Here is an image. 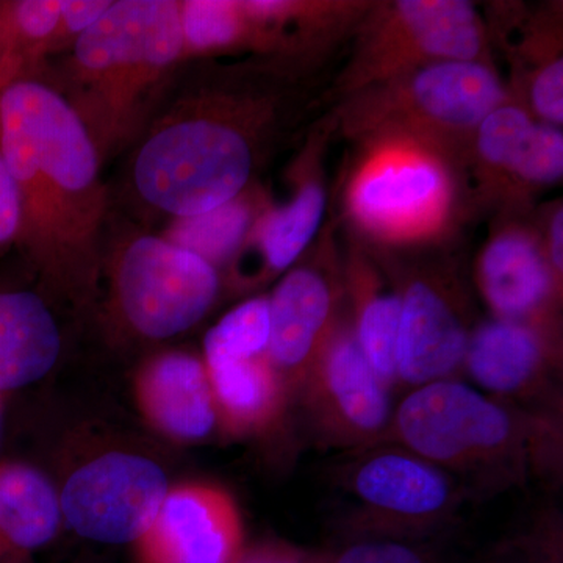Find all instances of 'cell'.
Returning a JSON list of instances; mask_svg holds the SVG:
<instances>
[{"mask_svg": "<svg viewBox=\"0 0 563 563\" xmlns=\"http://www.w3.org/2000/svg\"><path fill=\"white\" fill-rule=\"evenodd\" d=\"M269 302L254 298L231 310L203 340V363L239 361L268 354Z\"/></svg>", "mask_w": 563, "mask_h": 563, "instance_id": "obj_26", "label": "cell"}, {"mask_svg": "<svg viewBox=\"0 0 563 563\" xmlns=\"http://www.w3.org/2000/svg\"><path fill=\"white\" fill-rule=\"evenodd\" d=\"M206 369L222 431L255 435L280 420L290 396L268 354L210 363Z\"/></svg>", "mask_w": 563, "mask_h": 563, "instance_id": "obj_20", "label": "cell"}, {"mask_svg": "<svg viewBox=\"0 0 563 563\" xmlns=\"http://www.w3.org/2000/svg\"><path fill=\"white\" fill-rule=\"evenodd\" d=\"M179 3L184 55L224 49L233 44H243L252 35L263 38L261 31L244 13L242 2L191 0Z\"/></svg>", "mask_w": 563, "mask_h": 563, "instance_id": "obj_25", "label": "cell"}, {"mask_svg": "<svg viewBox=\"0 0 563 563\" xmlns=\"http://www.w3.org/2000/svg\"><path fill=\"white\" fill-rule=\"evenodd\" d=\"M563 210L555 211L550 228V265L555 279L562 284L563 272Z\"/></svg>", "mask_w": 563, "mask_h": 563, "instance_id": "obj_35", "label": "cell"}, {"mask_svg": "<svg viewBox=\"0 0 563 563\" xmlns=\"http://www.w3.org/2000/svg\"><path fill=\"white\" fill-rule=\"evenodd\" d=\"M399 295L398 385L418 388L454 379L473 333L462 292L440 277H417Z\"/></svg>", "mask_w": 563, "mask_h": 563, "instance_id": "obj_14", "label": "cell"}, {"mask_svg": "<svg viewBox=\"0 0 563 563\" xmlns=\"http://www.w3.org/2000/svg\"><path fill=\"white\" fill-rule=\"evenodd\" d=\"M268 302V357L291 398L335 329V285L320 269L302 266L282 279Z\"/></svg>", "mask_w": 563, "mask_h": 563, "instance_id": "obj_15", "label": "cell"}, {"mask_svg": "<svg viewBox=\"0 0 563 563\" xmlns=\"http://www.w3.org/2000/svg\"><path fill=\"white\" fill-rule=\"evenodd\" d=\"M506 103L498 76L481 62H437L384 81L383 90L357 109L365 131L398 140L461 139L477 131L493 110Z\"/></svg>", "mask_w": 563, "mask_h": 563, "instance_id": "obj_6", "label": "cell"}, {"mask_svg": "<svg viewBox=\"0 0 563 563\" xmlns=\"http://www.w3.org/2000/svg\"><path fill=\"white\" fill-rule=\"evenodd\" d=\"M0 151L20 203L16 244L52 290L81 302L98 287L107 192L90 133L57 88L0 90Z\"/></svg>", "mask_w": 563, "mask_h": 563, "instance_id": "obj_1", "label": "cell"}, {"mask_svg": "<svg viewBox=\"0 0 563 563\" xmlns=\"http://www.w3.org/2000/svg\"><path fill=\"white\" fill-rule=\"evenodd\" d=\"M325 563H439L415 540L395 537H351Z\"/></svg>", "mask_w": 563, "mask_h": 563, "instance_id": "obj_29", "label": "cell"}, {"mask_svg": "<svg viewBox=\"0 0 563 563\" xmlns=\"http://www.w3.org/2000/svg\"><path fill=\"white\" fill-rule=\"evenodd\" d=\"M252 166L254 154L242 129L214 111L179 109L141 144L133 184L154 209L184 220L239 198Z\"/></svg>", "mask_w": 563, "mask_h": 563, "instance_id": "obj_4", "label": "cell"}, {"mask_svg": "<svg viewBox=\"0 0 563 563\" xmlns=\"http://www.w3.org/2000/svg\"><path fill=\"white\" fill-rule=\"evenodd\" d=\"M62 351L49 307L31 291H0V395L43 379Z\"/></svg>", "mask_w": 563, "mask_h": 563, "instance_id": "obj_19", "label": "cell"}, {"mask_svg": "<svg viewBox=\"0 0 563 563\" xmlns=\"http://www.w3.org/2000/svg\"><path fill=\"white\" fill-rule=\"evenodd\" d=\"M58 21L60 0L0 2V90L51 54Z\"/></svg>", "mask_w": 563, "mask_h": 563, "instance_id": "obj_22", "label": "cell"}, {"mask_svg": "<svg viewBox=\"0 0 563 563\" xmlns=\"http://www.w3.org/2000/svg\"><path fill=\"white\" fill-rule=\"evenodd\" d=\"M135 399L152 428L177 442H198L218 426L206 365L187 352H165L147 362L135 379Z\"/></svg>", "mask_w": 563, "mask_h": 563, "instance_id": "obj_17", "label": "cell"}, {"mask_svg": "<svg viewBox=\"0 0 563 563\" xmlns=\"http://www.w3.org/2000/svg\"><path fill=\"white\" fill-rule=\"evenodd\" d=\"M533 124L528 111L503 103L477 128L479 157L492 168L509 173Z\"/></svg>", "mask_w": 563, "mask_h": 563, "instance_id": "obj_27", "label": "cell"}, {"mask_svg": "<svg viewBox=\"0 0 563 563\" xmlns=\"http://www.w3.org/2000/svg\"><path fill=\"white\" fill-rule=\"evenodd\" d=\"M384 442L453 474L470 493L499 492L558 465V417L529 412L455 379L413 388Z\"/></svg>", "mask_w": 563, "mask_h": 563, "instance_id": "obj_2", "label": "cell"}, {"mask_svg": "<svg viewBox=\"0 0 563 563\" xmlns=\"http://www.w3.org/2000/svg\"><path fill=\"white\" fill-rule=\"evenodd\" d=\"M168 490V477L157 462L110 451L74 470L58 499L63 520L77 536L135 544L154 523Z\"/></svg>", "mask_w": 563, "mask_h": 563, "instance_id": "obj_8", "label": "cell"}, {"mask_svg": "<svg viewBox=\"0 0 563 563\" xmlns=\"http://www.w3.org/2000/svg\"><path fill=\"white\" fill-rule=\"evenodd\" d=\"M243 548L232 496L217 485L184 484L169 487L135 553L140 563H232Z\"/></svg>", "mask_w": 563, "mask_h": 563, "instance_id": "obj_13", "label": "cell"}, {"mask_svg": "<svg viewBox=\"0 0 563 563\" xmlns=\"http://www.w3.org/2000/svg\"><path fill=\"white\" fill-rule=\"evenodd\" d=\"M483 24L462 0H402L377 20L357 60L354 84H384L437 62H477Z\"/></svg>", "mask_w": 563, "mask_h": 563, "instance_id": "obj_10", "label": "cell"}, {"mask_svg": "<svg viewBox=\"0 0 563 563\" xmlns=\"http://www.w3.org/2000/svg\"><path fill=\"white\" fill-rule=\"evenodd\" d=\"M184 57L180 3L118 0L73 43L65 99L99 157L139 129L169 70Z\"/></svg>", "mask_w": 563, "mask_h": 563, "instance_id": "obj_3", "label": "cell"}, {"mask_svg": "<svg viewBox=\"0 0 563 563\" xmlns=\"http://www.w3.org/2000/svg\"><path fill=\"white\" fill-rule=\"evenodd\" d=\"M477 280L496 320L529 325L555 339L553 312L562 284L529 233L496 236L481 257Z\"/></svg>", "mask_w": 563, "mask_h": 563, "instance_id": "obj_16", "label": "cell"}, {"mask_svg": "<svg viewBox=\"0 0 563 563\" xmlns=\"http://www.w3.org/2000/svg\"><path fill=\"white\" fill-rule=\"evenodd\" d=\"M559 363L554 336L518 322L493 320L470 336L463 369L485 395L558 417Z\"/></svg>", "mask_w": 563, "mask_h": 563, "instance_id": "obj_12", "label": "cell"}, {"mask_svg": "<svg viewBox=\"0 0 563 563\" xmlns=\"http://www.w3.org/2000/svg\"><path fill=\"white\" fill-rule=\"evenodd\" d=\"M114 299L133 331L172 339L206 317L217 301V269L166 239L141 235L122 247L113 268Z\"/></svg>", "mask_w": 563, "mask_h": 563, "instance_id": "obj_7", "label": "cell"}, {"mask_svg": "<svg viewBox=\"0 0 563 563\" xmlns=\"http://www.w3.org/2000/svg\"><path fill=\"white\" fill-rule=\"evenodd\" d=\"M58 492L38 470L0 463V563H31L60 531Z\"/></svg>", "mask_w": 563, "mask_h": 563, "instance_id": "obj_18", "label": "cell"}, {"mask_svg": "<svg viewBox=\"0 0 563 563\" xmlns=\"http://www.w3.org/2000/svg\"><path fill=\"white\" fill-rule=\"evenodd\" d=\"M510 174L528 184L547 185L561 179L563 173V135L561 129L536 122L515 158Z\"/></svg>", "mask_w": 563, "mask_h": 563, "instance_id": "obj_28", "label": "cell"}, {"mask_svg": "<svg viewBox=\"0 0 563 563\" xmlns=\"http://www.w3.org/2000/svg\"><path fill=\"white\" fill-rule=\"evenodd\" d=\"M450 180L431 152L399 140L374 154L358 173L351 207L368 231L406 239L431 231L444 214Z\"/></svg>", "mask_w": 563, "mask_h": 563, "instance_id": "obj_11", "label": "cell"}, {"mask_svg": "<svg viewBox=\"0 0 563 563\" xmlns=\"http://www.w3.org/2000/svg\"><path fill=\"white\" fill-rule=\"evenodd\" d=\"M328 555L313 554L301 548L280 542L255 544L243 548L232 563H325Z\"/></svg>", "mask_w": 563, "mask_h": 563, "instance_id": "obj_33", "label": "cell"}, {"mask_svg": "<svg viewBox=\"0 0 563 563\" xmlns=\"http://www.w3.org/2000/svg\"><path fill=\"white\" fill-rule=\"evenodd\" d=\"M531 101L536 113L544 124L561 125L563 121V60H554L543 66L533 76Z\"/></svg>", "mask_w": 563, "mask_h": 563, "instance_id": "obj_31", "label": "cell"}, {"mask_svg": "<svg viewBox=\"0 0 563 563\" xmlns=\"http://www.w3.org/2000/svg\"><path fill=\"white\" fill-rule=\"evenodd\" d=\"M325 195L318 181L303 184L287 206L269 211L258 225V244L266 268H290L312 242L324 213Z\"/></svg>", "mask_w": 563, "mask_h": 563, "instance_id": "obj_23", "label": "cell"}, {"mask_svg": "<svg viewBox=\"0 0 563 563\" xmlns=\"http://www.w3.org/2000/svg\"><path fill=\"white\" fill-rule=\"evenodd\" d=\"M483 563H562V536L558 526L542 525L528 536L499 547Z\"/></svg>", "mask_w": 563, "mask_h": 563, "instance_id": "obj_30", "label": "cell"}, {"mask_svg": "<svg viewBox=\"0 0 563 563\" xmlns=\"http://www.w3.org/2000/svg\"><path fill=\"white\" fill-rule=\"evenodd\" d=\"M20 228V203L16 187L0 151V247L16 240Z\"/></svg>", "mask_w": 563, "mask_h": 563, "instance_id": "obj_34", "label": "cell"}, {"mask_svg": "<svg viewBox=\"0 0 563 563\" xmlns=\"http://www.w3.org/2000/svg\"><path fill=\"white\" fill-rule=\"evenodd\" d=\"M109 0H60V21L52 41V51L76 41L109 10Z\"/></svg>", "mask_w": 563, "mask_h": 563, "instance_id": "obj_32", "label": "cell"}, {"mask_svg": "<svg viewBox=\"0 0 563 563\" xmlns=\"http://www.w3.org/2000/svg\"><path fill=\"white\" fill-rule=\"evenodd\" d=\"M251 221L250 207L236 198L199 217L176 220L166 240L214 266L239 250L250 232Z\"/></svg>", "mask_w": 563, "mask_h": 563, "instance_id": "obj_24", "label": "cell"}, {"mask_svg": "<svg viewBox=\"0 0 563 563\" xmlns=\"http://www.w3.org/2000/svg\"><path fill=\"white\" fill-rule=\"evenodd\" d=\"M344 468V488L355 503L351 537L420 540L443 528L472 496L446 470L398 443L357 451Z\"/></svg>", "mask_w": 563, "mask_h": 563, "instance_id": "obj_5", "label": "cell"}, {"mask_svg": "<svg viewBox=\"0 0 563 563\" xmlns=\"http://www.w3.org/2000/svg\"><path fill=\"white\" fill-rule=\"evenodd\" d=\"M351 284L355 307V325L352 331L358 346L385 387H396L401 295L399 291L385 290L376 277L368 273H354Z\"/></svg>", "mask_w": 563, "mask_h": 563, "instance_id": "obj_21", "label": "cell"}, {"mask_svg": "<svg viewBox=\"0 0 563 563\" xmlns=\"http://www.w3.org/2000/svg\"><path fill=\"white\" fill-rule=\"evenodd\" d=\"M298 398L322 442L351 453L383 443L395 410L347 324L335 325Z\"/></svg>", "mask_w": 563, "mask_h": 563, "instance_id": "obj_9", "label": "cell"}]
</instances>
